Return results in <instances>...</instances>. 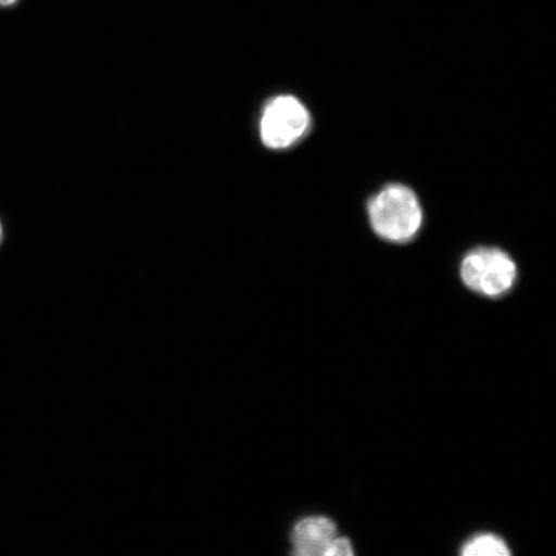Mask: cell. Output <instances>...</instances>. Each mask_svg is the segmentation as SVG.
Masks as SVG:
<instances>
[{
    "instance_id": "cell-4",
    "label": "cell",
    "mask_w": 556,
    "mask_h": 556,
    "mask_svg": "<svg viewBox=\"0 0 556 556\" xmlns=\"http://www.w3.org/2000/svg\"><path fill=\"white\" fill-rule=\"evenodd\" d=\"M338 536L337 525L328 517H305L290 533V556H323Z\"/></svg>"
},
{
    "instance_id": "cell-3",
    "label": "cell",
    "mask_w": 556,
    "mask_h": 556,
    "mask_svg": "<svg viewBox=\"0 0 556 556\" xmlns=\"http://www.w3.org/2000/svg\"><path fill=\"white\" fill-rule=\"evenodd\" d=\"M309 113L294 96L270 100L263 111L261 135L269 149H285L301 138L309 127Z\"/></svg>"
},
{
    "instance_id": "cell-6",
    "label": "cell",
    "mask_w": 556,
    "mask_h": 556,
    "mask_svg": "<svg viewBox=\"0 0 556 556\" xmlns=\"http://www.w3.org/2000/svg\"><path fill=\"white\" fill-rule=\"evenodd\" d=\"M323 556H354L353 546L351 541L345 538H339L332 540L331 544Z\"/></svg>"
},
{
    "instance_id": "cell-1",
    "label": "cell",
    "mask_w": 556,
    "mask_h": 556,
    "mask_svg": "<svg viewBox=\"0 0 556 556\" xmlns=\"http://www.w3.org/2000/svg\"><path fill=\"white\" fill-rule=\"evenodd\" d=\"M372 231L381 240L406 243L419 235L424 222L422 206L413 189L401 184L382 187L367 204Z\"/></svg>"
},
{
    "instance_id": "cell-7",
    "label": "cell",
    "mask_w": 556,
    "mask_h": 556,
    "mask_svg": "<svg viewBox=\"0 0 556 556\" xmlns=\"http://www.w3.org/2000/svg\"><path fill=\"white\" fill-rule=\"evenodd\" d=\"M18 0H0V7L3 9H9V7L15 5Z\"/></svg>"
},
{
    "instance_id": "cell-2",
    "label": "cell",
    "mask_w": 556,
    "mask_h": 556,
    "mask_svg": "<svg viewBox=\"0 0 556 556\" xmlns=\"http://www.w3.org/2000/svg\"><path fill=\"white\" fill-rule=\"evenodd\" d=\"M460 277L465 287L475 293L497 299L514 288L518 268L516 262L503 249L479 247L464 256Z\"/></svg>"
},
{
    "instance_id": "cell-5",
    "label": "cell",
    "mask_w": 556,
    "mask_h": 556,
    "mask_svg": "<svg viewBox=\"0 0 556 556\" xmlns=\"http://www.w3.org/2000/svg\"><path fill=\"white\" fill-rule=\"evenodd\" d=\"M460 556H511V553L503 539L482 533L464 545Z\"/></svg>"
}]
</instances>
